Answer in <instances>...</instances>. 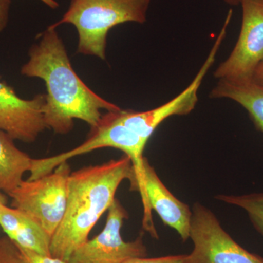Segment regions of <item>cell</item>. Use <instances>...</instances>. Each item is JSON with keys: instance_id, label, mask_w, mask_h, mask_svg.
Returning a JSON list of instances; mask_svg holds the SVG:
<instances>
[{"instance_id": "obj_13", "label": "cell", "mask_w": 263, "mask_h": 263, "mask_svg": "<svg viewBox=\"0 0 263 263\" xmlns=\"http://www.w3.org/2000/svg\"><path fill=\"white\" fill-rule=\"evenodd\" d=\"M212 99H230L247 110L254 126L263 133V86L253 81L219 80L210 92Z\"/></svg>"}, {"instance_id": "obj_11", "label": "cell", "mask_w": 263, "mask_h": 263, "mask_svg": "<svg viewBox=\"0 0 263 263\" xmlns=\"http://www.w3.org/2000/svg\"><path fill=\"white\" fill-rule=\"evenodd\" d=\"M145 186L150 209L155 210L164 224L177 232L181 239H190L192 210L174 196L161 181L148 159H145Z\"/></svg>"}, {"instance_id": "obj_4", "label": "cell", "mask_w": 263, "mask_h": 263, "mask_svg": "<svg viewBox=\"0 0 263 263\" xmlns=\"http://www.w3.org/2000/svg\"><path fill=\"white\" fill-rule=\"evenodd\" d=\"M114 112H107L103 115L98 125L91 129L87 139L80 146L53 157L33 159L28 179H37L46 176L60 164L77 156L85 155L99 148H117L122 151L124 155L130 159L134 172L133 179L129 181L130 190L141 194L143 212H149L151 209L145 186L146 157H143L147 141L119 122Z\"/></svg>"}, {"instance_id": "obj_10", "label": "cell", "mask_w": 263, "mask_h": 263, "mask_svg": "<svg viewBox=\"0 0 263 263\" xmlns=\"http://www.w3.org/2000/svg\"><path fill=\"white\" fill-rule=\"evenodd\" d=\"M46 95L31 100L18 96L0 77V129L14 141L33 143L46 129L44 106Z\"/></svg>"}, {"instance_id": "obj_15", "label": "cell", "mask_w": 263, "mask_h": 263, "mask_svg": "<svg viewBox=\"0 0 263 263\" xmlns=\"http://www.w3.org/2000/svg\"><path fill=\"white\" fill-rule=\"evenodd\" d=\"M216 199L243 209L254 228L263 237V193L243 195H219Z\"/></svg>"}, {"instance_id": "obj_21", "label": "cell", "mask_w": 263, "mask_h": 263, "mask_svg": "<svg viewBox=\"0 0 263 263\" xmlns=\"http://www.w3.org/2000/svg\"><path fill=\"white\" fill-rule=\"evenodd\" d=\"M41 1L43 2L45 5H47L51 9H57L60 6L59 3L55 1V0H41Z\"/></svg>"}, {"instance_id": "obj_8", "label": "cell", "mask_w": 263, "mask_h": 263, "mask_svg": "<svg viewBox=\"0 0 263 263\" xmlns=\"http://www.w3.org/2000/svg\"><path fill=\"white\" fill-rule=\"evenodd\" d=\"M239 37L230 56L214 72L219 80L252 81L263 62V0H241Z\"/></svg>"}, {"instance_id": "obj_14", "label": "cell", "mask_w": 263, "mask_h": 263, "mask_svg": "<svg viewBox=\"0 0 263 263\" xmlns=\"http://www.w3.org/2000/svg\"><path fill=\"white\" fill-rule=\"evenodd\" d=\"M33 158L15 146L5 132L0 129V191L8 195L18 187L24 175L29 172Z\"/></svg>"}, {"instance_id": "obj_2", "label": "cell", "mask_w": 263, "mask_h": 263, "mask_svg": "<svg viewBox=\"0 0 263 263\" xmlns=\"http://www.w3.org/2000/svg\"><path fill=\"white\" fill-rule=\"evenodd\" d=\"M133 174L131 160L125 155L71 173L65 216L51 237V257L68 261L89 240L91 230L111 206L121 183L130 181Z\"/></svg>"}, {"instance_id": "obj_3", "label": "cell", "mask_w": 263, "mask_h": 263, "mask_svg": "<svg viewBox=\"0 0 263 263\" xmlns=\"http://www.w3.org/2000/svg\"><path fill=\"white\" fill-rule=\"evenodd\" d=\"M152 0H71L61 20L52 24H72L79 34L78 53L105 60L107 36L119 24H144Z\"/></svg>"}, {"instance_id": "obj_18", "label": "cell", "mask_w": 263, "mask_h": 263, "mask_svg": "<svg viewBox=\"0 0 263 263\" xmlns=\"http://www.w3.org/2000/svg\"><path fill=\"white\" fill-rule=\"evenodd\" d=\"M187 255H172L166 257H155V258H146V257H136L128 259L123 263H187Z\"/></svg>"}, {"instance_id": "obj_7", "label": "cell", "mask_w": 263, "mask_h": 263, "mask_svg": "<svg viewBox=\"0 0 263 263\" xmlns=\"http://www.w3.org/2000/svg\"><path fill=\"white\" fill-rule=\"evenodd\" d=\"M231 16L232 11H230L220 32L213 45L212 50L209 52L206 60L200 67L191 84L186 89L167 103L152 110L138 112L120 109L114 111V115L117 120L148 142L155 129L167 118L174 116H185L191 113L198 101L197 92L202 81L205 79L209 69L214 65L219 48L226 37L227 29Z\"/></svg>"}, {"instance_id": "obj_22", "label": "cell", "mask_w": 263, "mask_h": 263, "mask_svg": "<svg viewBox=\"0 0 263 263\" xmlns=\"http://www.w3.org/2000/svg\"><path fill=\"white\" fill-rule=\"evenodd\" d=\"M224 1L226 2L227 4L233 5V6H236V5H238L241 3V0H224Z\"/></svg>"}, {"instance_id": "obj_16", "label": "cell", "mask_w": 263, "mask_h": 263, "mask_svg": "<svg viewBox=\"0 0 263 263\" xmlns=\"http://www.w3.org/2000/svg\"><path fill=\"white\" fill-rule=\"evenodd\" d=\"M0 263H26L18 246L7 235L0 237Z\"/></svg>"}, {"instance_id": "obj_6", "label": "cell", "mask_w": 263, "mask_h": 263, "mask_svg": "<svg viewBox=\"0 0 263 263\" xmlns=\"http://www.w3.org/2000/svg\"><path fill=\"white\" fill-rule=\"evenodd\" d=\"M190 238L193 243L187 263H263V258L237 243L215 214L200 202L192 210Z\"/></svg>"}, {"instance_id": "obj_12", "label": "cell", "mask_w": 263, "mask_h": 263, "mask_svg": "<svg viewBox=\"0 0 263 263\" xmlns=\"http://www.w3.org/2000/svg\"><path fill=\"white\" fill-rule=\"evenodd\" d=\"M0 226L7 236L19 247L51 255V237L28 214L0 204Z\"/></svg>"}, {"instance_id": "obj_17", "label": "cell", "mask_w": 263, "mask_h": 263, "mask_svg": "<svg viewBox=\"0 0 263 263\" xmlns=\"http://www.w3.org/2000/svg\"><path fill=\"white\" fill-rule=\"evenodd\" d=\"M26 263H68L61 259L55 258L51 255H44L29 249L19 247Z\"/></svg>"}, {"instance_id": "obj_19", "label": "cell", "mask_w": 263, "mask_h": 263, "mask_svg": "<svg viewBox=\"0 0 263 263\" xmlns=\"http://www.w3.org/2000/svg\"><path fill=\"white\" fill-rule=\"evenodd\" d=\"M10 5L11 0H0V32L8 25Z\"/></svg>"}, {"instance_id": "obj_23", "label": "cell", "mask_w": 263, "mask_h": 263, "mask_svg": "<svg viewBox=\"0 0 263 263\" xmlns=\"http://www.w3.org/2000/svg\"><path fill=\"white\" fill-rule=\"evenodd\" d=\"M7 203H8V199H7L6 195H5V194L0 191V204L7 205Z\"/></svg>"}, {"instance_id": "obj_9", "label": "cell", "mask_w": 263, "mask_h": 263, "mask_svg": "<svg viewBox=\"0 0 263 263\" xmlns=\"http://www.w3.org/2000/svg\"><path fill=\"white\" fill-rule=\"evenodd\" d=\"M106 223L101 233L76 249L68 263H123L136 257H146V247L142 236L125 241L121 234L128 213L116 198L108 209Z\"/></svg>"}, {"instance_id": "obj_20", "label": "cell", "mask_w": 263, "mask_h": 263, "mask_svg": "<svg viewBox=\"0 0 263 263\" xmlns=\"http://www.w3.org/2000/svg\"><path fill=\"white\" fill-rule=\"evenodd\" d=\"M256 84L263 86V62H261L255 70L253 76V80Z\"/></svg>"}, {"instance_id": "obj_5", "label": "cell", "mask_w": 263, "mask_h": 263, "mask_svg": "<svg viewBox=\"0 0 263 263\" xmlns=\"http://www.w3.org/2000/svg\"><path fill=\"white\" fill-rule=\"evenodd\" d=\"M71 173L65 162L46 176L24 180L8 195L11 207L28 214L53 236L65 216Z\"/></svg>"}, {"instance_id": "obj_1", "label": "cell", "mask_w": 263, "mask_h": 263, "mask_svg": "<svg viewBox=\"0 0 263 263\" xmlns=\"http://www.w3.org/2000/svg\"><path fill=\"white\" fill-rule=\"evenodd\" d=\"M29 56V61L22 66L21 72L46 83L45 122L48 129L56 134L70 133L75 119L84 121L94 129L103 117L102 110H120L90 89L79 77L56 27H48L41 34L39 43L31 47Z\"/></svg>"}]
</instances>
